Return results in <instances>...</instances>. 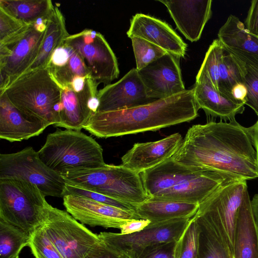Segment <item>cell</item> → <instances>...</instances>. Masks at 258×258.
I'll return each instance as SVG.
<instances>
[{
    "mask_svg": "<svg viewBox=\"0 0 258 258\" xmlns=\"http://www.w3.org/2000/svg\"><path fill=\"white\" fill-rule=\"evenodd\" d=\"M196 170H212L242 180L258 177L252 126L244 127L235 118L193 125L171 157Z\"/></svg>",
    "mask_w": 258,
    "mask_h": 258,
    "instance_id": "1",
    "label": "cell"
},
{
    "mask_svg": "<svg viewBox=\"0 0 258 258\" xmlns=\"http://www.w3.org/2000/svg\"><path fill=\"white\" fill-rule=\"evenodd\" d=\"M199 109L193 88L186 89L137 107L95 112L83 128L100 138L156 131L194 120L198 116Z\"/></svg>",
    "mask_w": 258,
    "mask_h": 258,
    "instance_id": "2",
    "label": "cell"
},
{
    "mask_svg": "<svg viewBox=\"0 0 258 258\" xmlns=\"http://www.w3.org/2000/svg\"><path fill=\"white\" fill-rule=\"evenodd\" d=\"M149 198L201 204L220 187L242 180L212 170H196L170 158L140 173Z\"/></svg>",
    "mask_w": 258,
    "mask_h": 258,
    "instance_id": "3",
    "label": "cell"
},
{
    "mask_svg": "<svg viewBox=\"0 0 258 258\" xmlns=\"http://www.w3.org/2000/svg\"><path fill=\"white\" fill-rule=\"evenodd\" d=\"M2 94L25 114L55 126L59 123L61 89L46 68L24 73L1 92Z\"/></svg>",
    "mask_w": 258,
    "mask_h": 258,
    "instance_id": "4",
    "label": "cell"
},
{
    "mask_svg": "<svg viewBox=\"0 0 258 258\" xmlns=\"http://www.w3.org/2000/svg\"><path fill=\"white\" fill-rule=\"evenodd\" d=\"M66 182L98 192L136 206L149 198L140 174L122 166L72 169L61 174Z\"/></svg>",
    "mask_w": 258,
    "mask_h": 258,
    "instance_id": "5",
    "label": "cell"
},
{
    "mask_svg": "<svg viewBox=\"0 0 258 258\" xmlns=\"http://www.w3.org/2000/svg\"><path fill=\"white\" fill-rule=\"evenodd\" d=\"M38 153L46 165L60 174L69 170L106 164L101 146L81 131L57 129L47 135Z\"/></svg>",
    "mask_w": 258,
    "mask_h": 258,
    "instance_id": "6",
    "label": "cell"
},
{
    "mask_svg": "<svg viewBox=\"0 0 258 258\" xmlns=\"http://www.w3.org/2000/svg\"><path fill=\"white\" fill-rule=\"evenodd\" d=\"M49 204L35 184L0 178V218L31 234L41 225Z\"/></svg>",
    "mask_w": 258,
    "mask_h": 258,
    "instance_id": "7",
    "label": "cell"
},
{
    "mask_svg": "<svg viewBox=\"0 0 258 258\" xmlns=\"http://www.w3.org/2000/svg\"><path fill=\"white\" fill-rule=\"evenodd\" d=\"M249 197L246 180H239L224 185L200 204L196 215L213 228L233 257V243L240 208Z\"/></svg>",
    "mask_w": 258,
    "mask_h": 258,
    "instance_id": "8",
    "label": "cell"
},
{
    "mask_svg": "<svg viewBox=\"0 0 258 258\" xmlns=\"http://www.w3.org/2000/svg\"><path fill=\"white\" fill-rule=\"evenodd\" d=\"M0 178L25 180L36 185L45 197H63L65 180L46 165L31 147L0 154Z\"/></svg>",
    "mask_w": 258,
    "mask_h": 258,
    "instance_id": "9",
    "label": "cell"
},
{
    "mask_svg": "<svg viewBox=\"0 0 258 258\" xmlns=\"http://www.w3.org/2000/svg\"><path fill=\"white\" fill-rule=\"evenodd\" d=\"M190 218L151 222L142 231L130 234L102 232L100 240L118 255L138 258L147 248L155 245L178 241L189 225Z\"/></svg>",
    "mask_w": 258,
    "mask_h": 258,
    "instance_id": "10",
    "label": "cell"
},
{
    "mask_svg": "<svg viewBox=\"0 0 258 258\" xmlns=\"http://www.w3.org/2000/svg\"><path fill=\"white\" fill-rule=\"evenodd\" d=\"M42 225L63 258H84L100 241L98 234L78 222L67 211L49 204Z\"/></svg>",
    "mask_w": 258,
    "mask_h": 258,
    "instance_id": "11",
    "label": "cell"
},
{
    "mask_svg": "<svg viewBox=\"0 0 258 258\" xmlns=\"http://www.w3.org/2000/svg\"><path fill=\"white\" fill-rule=\"evenodd\" d=\"M46 20L30 25L19 37L0 44V92L25 73L36 58L45 33Z\"/></svg>",
    "mask_w": 258,
    "mask_h": 258,
    "instance_id": "12",
    "label": "cell"
},
{
    "mask_svg": "<svg viewBox=\"0 0 258 258\" xmlns=\"http://www.w3.org/2000/svg\"><path fill=\"white\" fill-rule=\"evenodd\" d=\"M64 41L81 56L91 78L98 85L107 86L118 78L119 70L117 58L100 33L86 29L69 35Z\"/></svg>",
    "mask_w": 258,
    "mask_h": 258,
    "instance_id": "13",
    "label": "cell"
},
{
    "mask_svg": "<svg viewBox=\"0 0 258 258\" xmlns=\"http://www.w3.org/2000/svg\"><path fill=\"white\" fill-rule=\"evenodd\" d=\"M63 204L77 221L90 226L120 229L127 221L140 219L135 211H127L81 196L67 195Z\"/></svg>",
    "mask_w": 258,
    "mask_h": 258,
    "instance_id": "14",
    "label": "cell"
},
{
    "mask_svg": "<svg viewBox=\"0 0 258 258\" xmlns=\"http://www.w3.org/2000/svg\"><path fill=\"white\" fill-rule=\"evenodd\" d=\"M179 60V57L166 53L146 67L138 70L149 98H165L186 90Z\"/></svg>",
    "mask_w": 258,
    "mask_h": 258,
    "instance_id": "15",
    "label": "cell"
},
{
    "mask_svg": "<svg viewBox=\"0 0 258 258\" xmlns=\"http://www.w3.org/2000/svg\"><path fill=\"white\" fill-rule=\"evenodd\" d=\"M98 86L90 78L81 90H76L70 86L61 88L59 122L56 126L75 131L83 129L97 110Z\"/></svg>",
    "mask_w": 258,
    "mask_h": 258,
    "instance_id": "16",
    "label": "cell"
},
{
    "mask_svg": "<svg viewBox=\"0 0 258 258\" xmlns=\"http://www.w3.org/2000/svg\"><path fill=\"white\" fill-rule=\"evenodd\" d=\"M96 112L126 109L148 104L149 98L136 68H133L117 82L98 90Z\"/></svg>",
    "mask_w": 258,
    "mask_h": 258,
    "instance_id": "17",
    "label": "cell"
},
{
    "mask_svg": "<svg viewBox=\"0 0 258 258\" xmlns=\"http://www.w3.org/2000/svg\"><path fill=\"white\" fill-rule=\"evenodd\" d=\"M130 38L144 39L179 58L184 57L187 44L167 23L144 14L137 13L130 20L126 32Z\"/></svg>",
    "mask_w": 258,
    "mask_h": 258,
    "instance_id": "18",
    "label": "cell"
},
{
    "mask_svg": "<svg viewBox=\"0 0 258 258\" xmlns=\"http://www.w3.org/2000/svg\"><path fill=\"white\" fill-rule=\"evenodd\" d=\"M182 140L177 133L156 141L135 143L121 157V165L140 174L171 158Z\"/></svg>",
    "mask_w": 258,
    "mask_h": 258,
    "instance_id": "19",
    "label": "cell"
},
{
    "mask_svg": "<svg viewBox=\"0 0 258 258\" xmlns=\"http://www.w3.org/2000/svg\"><path fill=\"white\" fill-rule=\"evenodd\" d=\"M177 28L191 42L198 41L212 16L211 0L161 1Z\"/></svg>",
    "mask_w": 258,
    "mask_h": 258,
    "instance_id": "20",
    "label": "cell"
},
{
    "mask_svg": "<svg viewBox=\"0 0 258 258\" xmlns=\"http://www.w3.org/2000/svg\"><path fill=\"white\" fill-rule=\"evenodd\" d=\"M50 124L22 112L0 95V138L10 142L28 140L41 134Z\"/></svg>",
    "mask_w": 258,
    "mask_h": 258,
    "instance_id": "21",
    "label": "cell"
},
{
    "mask_svg": "<svg viewBox=\"0 0 258 258\" xmlns=\"http://www.w3.org/2000/svg\"><path fill=\"white\" fill-rule=\"evenodd\" d=\"M218 39L226 51L258 69V36L248 32L238 17L229 16L218 31Z\"/></svg>",
    "mask_w": 258,
    "mask_h": 258,
    "instance_id": "22",
    "label": "cell"
},
{
    "mask_svg": "<svg viewBox=\"0 0 258 258\" xmlns=\"http://www.w3.org/2000/svg\"><path fill=\"white\" fill-rule=\"evenodd\" d=\"M193 89L197 104L208 116L229 121L244 111V103L221 94L204 74L198 73Z\"/></svg>",
    "mask_w": 258,
    "mask_h": 258,
    "instance_id": "23",
    "label": "cell"
},
{
    "mask_svg": "<svg viewBox=\"0 0 258 258\" xmlns=\"http://www.w3.org/2000/svg\"><path fill=\"white\" fill-rule=\"evenodd\" d=\"M46 68L60 88L76 78L91 77L81 56L64 41L53 52Z\"/></svg>",
    "mask_w": 258,
    "mask_h": 258,
    "instance_id": "24",
    "label": "cell"
},
{
    "mask_svg": "<svg viewBox=\"0 0 258 258\" xmlns=\"http://www.w3.org/2000/svg\"><path fill=\"white\" fill-rule=\"evenodd\" d=\"M233 258H258V231L253 218L249 197L239 213L234 234Z\"/></svg>",
    "mask_w": 258,
    "mask_h": 258,
    "instance_id": "25",
    "label": "cell"
},
{
    "mask_svg": "<svg viewBox=\"0 0 258 258\" xmlns=\"http://www.w3.org/2000/svg\"><path fill=\"white\" fill-rule=\"evenodd\" d=\"M199 204L160 200L149 198L135 206L140 219L158 222L179 218H190L197 213Z\"/></svg>",
    "mask_w": 258,
    "mask_h": 258,
    "instance_id": "26",
    "label": "cell"
},
{
    "mask_svg": "<svg viewBox=\"0 0 258 258\" xmlns=\"http://www.w3.org/2000/svg\"><path fill=\"white\" fill-rule=\"evenodd\" d=\"M69 35L66 29L63 14L57 6H54L46 20V31L39 52L26 72L45 68L53 52L62 44Z\"/></svg>",
    "mask_w": 258,
    "mask_h": 258,
    "instance_id": "27",
    "label": "cell"
},
{
    "mask_svg": "<svg viewBox=\"0 0 258 258\" xmlns=\"http://www.w3.org/2000/svg\"><path fill=\"white\" fill-rule=\"evenodd\" d=\"M53 7L50 0H0V8L28 25L46 20Z\"/></svg>",
    "mask_w": 258,
    "mask_h": 258,
    "instance_id": "28",
    "label": "cell"
},
{
    "mask_svg": "<svg viewBox=\"0 0 258 258\" xmlns=\"http://www.w3.org/2000/svg\"><path fill=\"white\" fill-rule=\"evenodd\" d=\"M194 217L199 230L198 258H233L208 223L196 214Z\"/></svg>",
    "mask_w": 258,
    "mask_h": 258,
    "instance_id": "29",
    "label": "cell"
},
{
    "mask_svg": "<svg viewBox=\"0 0 258 258\" xmlns=\"http://www.w3.org/2000/svg\"><path fill=\"white\" fill-rule=\"evenodd\" d=\"M31 234L0 218V258H16L29 245Z\"/></svg>",
    "mask_w": 258,
    "mask_h": 258,
    "instance_id": "30",
    "label": "cell"
},
{
    "mask_svg": "<svg viewBox=\"0 0 258 258\" xmlns=\"http://www.w3.org/2000/svg\"><path fill=\"white\" fill-rule=\"evenodd\" d=\"M243 76L242 62L225 50L220 63L219 92L235 100L231 94L232 90L237 84L244 83Z\"/></svg>",
    "mask_w": 258,
    "mask_h": 258,
    "instance_id": "31",
    "label": "cell"
},
{
    "mask_svg": "<svg viewBox=\"0 0 258 258\" xmlns=\"http://www.w3.org/2000/svg\"><path fill=\"white\" fill-rule=\"evenodd\" d=\"M225 49L218 39L210 45L198 72L207 76L214 88L219 92V71L221 58Z\"/></svg>",
    "mask_w": 258,
    "mask_h": 258,
    "instance_id": "32",
    "label": "cell"
},
{
    "mask_svg": "<svg viewBox=\"0 0 258 258\" xmlns=\"http://www.w3.org/2000/svg\"><path fill=\"white\" fill-rule=\"evenodd\" d=\"M130 38L137 70L146 67L167 53L158 46L144 39L135 36Z\"/></svg>",
    "mask_w": 258,
    "mask_h": 258,
    "instance_id": "33",
    "label": "cell"
},
{
    "mask_svg": "<svg viewBox=\"0 0 258 258\" xmlns=\"http://www.w3.org/2000/svg\"><path fill=\"white\" fill-rule=\"evenodd\" d=\"M199 227L194 217L176 242V258H198Z\"/></svg>",
    "mask_w": 258,
    "mask_h": 258,
    "instance_id": "34",
    "label": "cell"
},
{
    "mask_svg": "<svg viewBox=\"0 0 258 258\" xmlns=\"http://www.w3.org/2000/svg\"><path fill=\"white\" fill-rule=\"evenodd\" d=\"M28 246L35 258H63L48 237L42 225L31 233Z\"/></svg>",
    "mask_w": 258,
    "mask_h": 258,
    "instance_id": "35",
    "label": "cell"
},
{
    "mask_svg": "<svg viewBox=\"0 0 258 258\" xmlns=\"http://www.w3.org/2000/svg\"><path fill=\"white\" fill-rule=\"evenodd\" d=\"M29 25L0 8V44L7 43L19 37L27 30Z\"/></svg>",
    "mask_w": 258,
    "mask_h": 258,
    "instance_id": "36",
    "label": "cell"
},
{
    "mask_svg": "<svg viewBox=\"0 0 258 258\" xmlns=\"http://www.w3.org/2000/svg\"><path fill=\"white\" fill-rule=\"evenodd\" d=\"M67 195L81 196L95 201L118 207L125 210L135 211V207L132 205L68 182H66L63 196Z\"/></svg>",
    "mask_w": 258,
    "mask_h": 258,
    "instance_id": "37",
    "label": "cell"
},
{
    "mask_svg": "<svg viewBox=\"0 0 258 258\" xmlns=\"http://www.w3.org/2000/svg\"><path fill=\"white\" fill-rule=\"evenodd\" d=\"M241 62L244 66V83L247 89L245 105L249 106L258 115V69Z\"/></svg>",
    "mask_w": 258,
    "mask_h": 258,
    "instance_id": "38",
    "label": "cell"
},
{
    "mask_svg": "<svg viewBox=\"0 0 258 258\" xmlns=\"http://www.w3.org/2000/svg\"><path fill=\"white\" fill-rule=\"evenodd\" d=\"M177 241L150 246L144 250L138 258H176Z\"/></svg>",
    "mask_w": 258,
    "mask_h": 258,
    "instance_id": "39",
    "label": "cell"
},
{
    "mask_svg": "<svg viewBox=\"0 0 258 258\" xmlns=\"http://www.w3.org/2000/svg\"><path fill=\"white\" fill-rule=\"evenodd\" d=\"M244 25L248 32L258 36V0L251 1Z\"/></svg>",
    "mask_w": 258,
    "mask_h": 258,
    "instance_id": "40",
    "label": "cell"
},
{
    "mask_svg": "<svg viewBox=\"0 0 258 258\" xmlns=\"http://www.w3.org/2000/svg\"><path fill=\"white\" fill-rule=\"evenodd\" d=\"M84 258H120V255L110 249L100 239L95 244Z\"/></svg>",
    "mask_w": 258,
    "mask_h": 258,
    "instance_id": "41",
    "label": "cell"
},
{
    "mask_svg": "<svg viewBox=\"0 0 258 258\" xmlns=\"http://www.w3.org/2000/svg\"><path fill=\"white\" fill-rule=\"evenodd\" d=\"M151 221L145 219H132L127 221L120 228L122 234H130L142 231L146 228Z\"/></svg>",
    "mask_w": 258,
    "mask_h": 258,
    "instance_id": "42",
    "label": "cell"
},
{
    "mask_svg": "<svg viewBox=\"0 0 258 258\" xmlns=\"http://www.w3.org/2000/svg\"><path fill=\"white\" fill-rule=\"evenodd\" d=\"M231 94L235 100L245 104L247 95V89L244 83L236 85L232 90Z\"/></svg>",
    "mask_w": 258,
    "mask_h": 258,
    "instance_id": "43",
    "label": "cell"
},
{
    "mask_svg": "<svg viewBox=\"0 0 258 258\" xmlns=\"http://www.w3.org/2000/svg\"><path fill=\"white\" fill-rule=\"evenodd\" d=\"M253 218L258 231V194L255 195L251 200Z\"/></svg>",
    "mask_w": 258,
    "mask_h": 258,
    "instance_id": "44",
    "label": "cell"
},
{
    "mask_svg": "<svg viewBox=\"0 0 258 258\" xmlns=\"http://www.w3.org/2000/svg\"><path fill=\"white\" fill-rule=\"evenodd\" d=\"M252 126L253 130L254 148L256 151V159L258 165V119L256 122Z\"/></svg>",
    "mask_w": 258,
    "mask_h": 258,
    "instance_id": "45",
    "label": "cell"
},
{
    "mask_svg": "<svg viewBox=\"0 0 258 258\" xmlns=\"http://www.w3.org/2000/svg\"><path fill=\"white\" fill-rule=\"evenodd\" d=\"M120 258H128V257L125 255H120Z\"/></svg>",
    "mask_w": 258,
    "mask_h": 258,
    "instance_id": "46",
    "label": "cell"
},
{
    "mask_svg": "<svg viewBox=\"0 0 258 258\" xmlns=\"http://www.w3.org/2000/svg\"><path fill=\"white\" fill-rule=\"evenodd\" d=\"M16 258H19V256H18V257H16Z\"/></svg>",
    "mask_w": 258,
    "mask_h": 258,
    "instance_id": "47",
    "label": "cell"
}]
</instances>
